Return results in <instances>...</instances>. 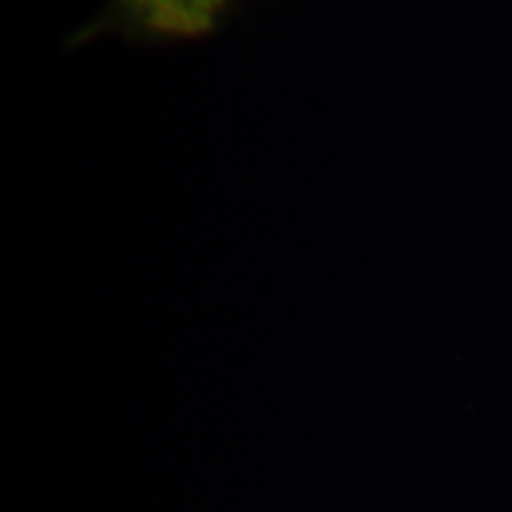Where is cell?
<instances>
[{
    "label": "cell",
    "instance_id": "obj_1",
    "mask_svg": "<svg viewBox=\"0 0 512 512\" xmlns=\"http://www.w3.org/2000/svg\"><path fill=\"white\" fill-rule=\"evenodd\" d=\"M243 0H104L87 34L133 44H200L230 24Z\"/></svg>",
    "mask_w": 512,
    "mask_h": 512
}]
</instances>
